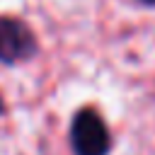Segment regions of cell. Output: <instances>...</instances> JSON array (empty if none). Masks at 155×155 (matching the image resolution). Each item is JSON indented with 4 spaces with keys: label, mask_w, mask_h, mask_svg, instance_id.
I'll return each mask as SVG.
<instances>
[{
    "label": "cell",
    "mask_w": 155,
    "mask_h": 155,
    "mask_svg": "<svg viewBox=\"0 0 155 155\" xmlns=\"http://www.w3.org/2000/svg\"><path fill=\"white\" fill-rule=\"evenodd\" d=\"M39 41L29 24L17 17L0 15V65H19L34 58Z\"/></svg>",
    "instance_id": "2"
},
{
    "label": "cell",
    "mask_w": 155,
    "mask_h": 155,
    "mask_svg": "<svg viewBox=\"0 0 155 155\" xmlns=\"http://www.w3.org/2000/svg\"><path fill=\"white\" fill-rule=\"evenodd\" d=\"M138 2H143V5H155V0H138Z\"/></svg>",
    "instance_id": "4"
},
{
    "label": "cell",
    "mask_w": 155,
    "mask_h": 155,
    "mask_svg": "<svg viewBox=\"0 0 155 155\" xmlns=\"http://www.w3.org/2000/svg\"><path fill=\"white\" fill-rule=\"evenodd\" d=\"M70 148L75 155H109L111 133L92 107L75 111L70 121Z\"/></svg>",
    "instance_id": "1"
},
{
    "label": "cell",
    "mask_w": 155,
    "mask_h": 155,
    "mask_svg": "<svg viewBox=\"0 0 155 155\" xmlns=\"http://www.w3.org/2000/svg\"><path fill=\"white\" fill-rule=\"evenodd\" d=\"M5 111H7V107H5V102H2V97H0V116H2Z\"/></svg>",
    "instance_id": "3"
}]
</instances>
